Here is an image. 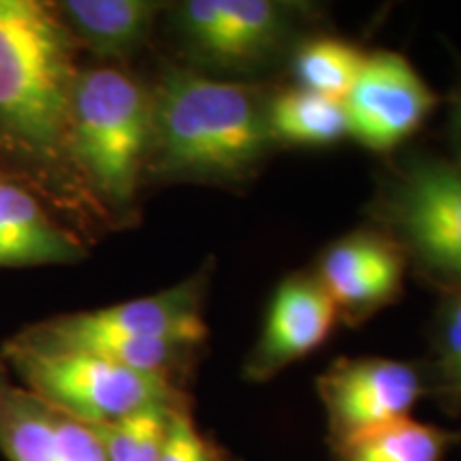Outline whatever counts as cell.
Masks as SVG:
<instances>
[{
	"mask_svg": "<svg viewBox=\"0 0 461 461\" xmlns=\"http://www.w3.org/2000/svg\"><path fill=\"white\" fill-rule=\"evenodd\" d=\"M152 90L148 176L227 184L257 173L272 149L269 96L241 82L169 68Z\"/></svg>",
	"mask_w": 461,
	"mask_h": 461,
	"instance_id": "6da1fadb",
	"label": "cell"
},
{
	"mask_svg": "<svg viewBox=\"0 0 461 461\" xmlns=\"http://www.w3.org/2000/svg\"><path fill=\"white\" fill-rule=\"evenodd\" d=\"M75 48L51 3L0 0V149L51 182L71 176L65 137Z\"/></svg>",
	"mask_w": 461,
	"mask_h": 461,
	"instance_id": "7a4b0ae2",
	"label": "cell"
},
{
	"mask_svg": "<svg viewBox=\"0 0 461 461\" xmlns=\"http://www.w3.org/2000/svg\"><path fill=\"white\" fill-rule=\"evenodd\" d=\"M152 90L118 67L79 68L67 115L71 177L113 214H129L148 176Z\"/></svg>",
	"mask_w": 461,
	"mask_h": 461,
	"instance_id": "3957f363",
	"label": "cell"
},
{
	"mask_svg": "<svg viewBox=\"0 0 461 461\" xmlns=\"http://www.w3.org/2000/svg\"><path fill=\"white\" fill-rule=\"evenodd\" d=\"M374 218L406 263L440 293L461 291V163L412 154L374 201Z\"/></svg>",
	"mask_w": 461,
	"mask_h": 461,
	"instance_id": "277c9868",
	"label": "cell"
},
{
	"mask_svg": "<svg viewBox=\"0 0 461 461\" xmlns=\"http://www.w3.org/2000/svg\"><path fill=\"white\" fill-rule=\"evenodd\" d=\"M26 387L54 411L86 425H107L186 397L169 376L146 374L75 350L34 348L9 339L0 350Z\"/></svg>",
	"mask_w": 461,
	"mask_h": 461,
	"instance_id": "5b68a950",
	"label": "cell"
},
{
	"mask_svg": "<svg viewBox=\"0 0 461 461\" xmlns=\"http://www.w3.org/2000/svg\"><path fill=\"white\" fill-rule=\"evenodd\" d=\"M316 389L333 451L408 419L429 393L423 367L383 357L338 359L321 374Z\"/></svg>",
	"mask_w": 461,
	"mask_h": 461,
	"instance_id": "8992f818",
	"label": "cell"
},
{
	"mask_svg": "<svg viewBox=\"0 0 461 461\" xmlns=\"http://www.w3.org/2000/svg\"><path fill=\"white\" fill-rule=\"evenodd\" d=\"M438 107V95L402 54H366L344 99L348 135L374 152H391L417 132Z\"/></svg>",
	"mask_w": 461,
	"mask_h": 461,
	"instance_id": "52a82bcc",
	"label": "cell"
},
{
	"mask_svg": "<svg viewBox=\"0 0 461 461\" xmlns=\"http://www.w3.org/2000/svg\"><path fill=\"white\" fill-rule=\"evenodd\" d=\"M295 24V9L272 0H188L177 7V26L190 48L212 65L233 71L261 67Z\"/></svg>",
	"mask_w": 461,
	"mask_h": 461,
	"instance_id": "ba28073f",
	"label": "cell"
},
{
	"mask_svg": "<svg viewBox=\"0 0 461 461\" xmlns=\"http://www.w3.org/2000/svg\"><path fill=\"white\" fill-rule=\"evenodd\" d=\"M203 286V276H194L157 295L88 310V312L54 316L34 322L26 331L41 338L107 336L158 339V342H176L197 348L207 338V325L201 310Z\"/></svg>",
	"mask_w": 461,
	"mask_h": 461,
	"instance_id": "9c48e42d",
	"label": "cell"
},
{
	"mask_svg": "<svg viewBox=\"0 0 461 461\" xmlns=\"http://www.w3.org/2000/svg\"><path fill=\"white\" fill-rule=\"evenodd\" d=\"M339 319L336 303L314 274H293L276 288L261 336L244 363L252 383H265L330 338Z\"/></svg>",
	"mask_w": 461,
	"mask_h": 461,
	"instance_id": "30bf717a",
	"label": "cell"
},
{
	"mask_svg": "<svg viewBox=\"0 0 461 461\" xmlns=\"http://www.w3.org/2000/svg\"><path fill=\"white\" fill-rule=\"evenodd\" d=\"M406 257L383 230H357L322 252L316 278L342 319H363L402 291Z\"/></svg>",
	"mask_w": 461,
	"mask_h": 461,
	"instance_id": "8fae6325",
	"label": "cell"
},
{
	"mask_svg": "<svg viewBox=\"0 0 461 461\" xmlns=\"http://www.w3.org/2000/svg\"><path fill=\"white\" fill-rule=\"evenodd\" d=\"M84 257L82 241L50 216L41 199L0 173V269L71 265Z\"/></svg>",
	"mask_w": 461,
	"mask_h": 461,
	"instance_id": "7c38bea8",
	"label": "cell"
},
{
	"mask_svg": "<svg viewBox=\"0 0 461 461\" xmlns=\"http://www.w3.org/2000/svg\"><path fill=\"white\" fill-rule=\"evenodd\" d=\"M75 45L101 58H129L148 43L163 9L152 0H62L51 3Z\"/></svg>",
	"mask_w": 461,
	"mask_h": 461,
	"instance_id": "4fadbf2b",
	"label": "cell"
},
{
	"mask_svg": "<svg viewBox=\"0 0 461 461\" xmlns=\"http://www.w3.org/2000/svg\"><path fill=\"white\" fill-rule=\"evenodd\" d=\"M0 453L9 461H65L54 414L22 384L11 380L0 361Z\"/></svg>",
	"mask_w": 461,
	"mask_h": 461,
	"instance_id": "5bb4252c",
	"label": "cell"
},
{
	"mask_svg": "<svg viewBox=\"0 0 461 461\" xmlns=\"http://www.w3.org/2000/svg\"><path fill=\"white\" fill-rule=\"evenodd\" d=\"M267 118L274 143L286 146H331L348 135L344 101L316 95L299 86L269 96Z\"/></svg>",
	"mask_w": 461,
	"mask_h": 461,
	"instance_id": "9a60e30c",
	"label": "cell"
},
{
	"mask_svg": "<svg viewBox=\"0 0 461 461\" xmlns=\"http://www.w3.org/2000/svg\"><path fill=\"white\" fill-rule=\"evenodd\" d=\"M457 442H461V431L442 429L408 417L333 453L336 461H445Z\"/></svg>",
	"mask_w": 461,
	"mask_h": 461,
	"instance_id": "2e32d148",
	"label": "cell"
},
{
	"mask_svg": "<svg viewBox=\"0 0 461 461\" xmlns=\"http://www.w3.org/2000/svg\"><path fill=\"white\" fill-rule=\"evenodd\" d=\"M366 54L348 41L321 37L299 45L293 56V73L299 88L344 101L359 75Z\"/></svg>",
	"mask_w": 461,
	"mask_h": 461,
	"instance_id": "e0dca14e",
	"label": "cell"
},
{
	"mask_svg": "<svg viewBox=\"0 0 461 461\" xmlns=\"http://www.w3.org/2000/svg\"><path fill=\"white\" fill-rule=\"evenodd\" d=\"M429 393L442 411L461 414V291L442 293L431 327V363L425 367Z\"/></svg>",
	"mask_w": 461,
	"mask_h": 461,
	"instance_id": "ac0fdd59",
	"label": "cell"
},
{
	"mask_svg": "<svg viewBox=\"0 0 461 461\" xmlns=\"http://www.w3.org/2000/svg\"><path fill=\"white\" fill-rule=\"evenodd\" d=\"M182 403L152 406L113 423L90 428L101 440L107 461H160L169 414Z\"/></svg>",
	"mask_w": 461,
	"mask_h": 461,
	"instance_id": "d6986e66",
	"label": "cell"
},
{
	"mask_svg": "<svg viewBox=\"0 0 461 461\" xmlns=\"http://www.w3.org/2000/svg\"><path fill=\"white\" fill-rule=\"evenodd\" d=\"M160 461H224L214 445L194 425L188 402L173 408L169 414Z\"/></svg>",
	"mask_w": 461,
	"mask_h": 461,
	"instance_id": "ffe728a7",
	"label": "cell"
},
{
	"mask_svg": "<svg viewBox=\"0 0 461 461\" xmlns=\"http://www.w3.org/2000/svg\"><path fill=\"white\" fill-rule=\"evenodd\" d=\"M448 143H451V158L461 163V58L457 62V77H455L453 90L448 95Z\"/></svg>",
	"mask_w": 461,
	"mask_h": 461,
	"instance_id": "44dd1931",
	"label": "cell"
}]
</instances>
